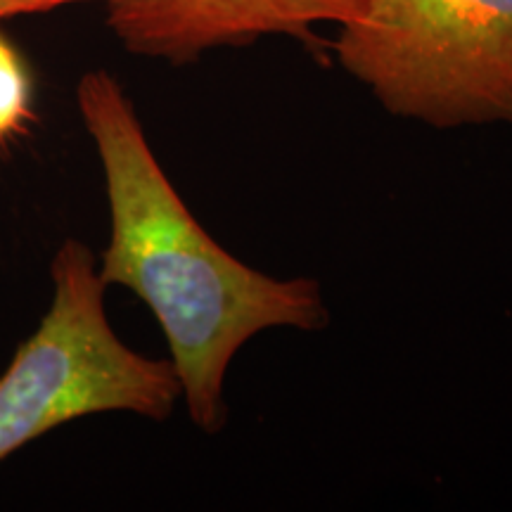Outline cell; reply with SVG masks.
Returning <instances> with one entry per match:
<instances>
[{"label":"cell","mask_w":512,"mask_h":512,"mask_svg":"<svg viewBox=\"0 0 512 512\" xmlns=\"http://www.w3.org/2000/svg\"><path fill=\"white\" fill-rule=\"evenodd\" d=\"M368 0H110L107 27L128 53L171 64L261 36H294L318 46L316 24L354 22Z\"/></svg>","instance_id":"4"},{"label":"cell","mask_w":512,"mask_h":512,"mask_svg":"<svg viewBox=\"0 0 512 512\" xmlns=\"http://www.w3.org/2000/svg\"><path fill=\"white\" fill-rule=\"evenodd\" d=\"M332 50L394 117L512 124V0H368Z\"/></svg>","instance_id":"3"},{"label":"cell","mask_w":512,"mask_h":512,"mask_svg":"<svg viewBox=\"0 0 512 512\" xmlns=\"http://www.w3.org/2000/svg\"><path fill=\"white\" fill-rule=\"evenodd\" d=\"M34 119V79L29 64L0 31V145L24 136Z\"/></svg>","instance_id":"5"},{"label":"cell","mask_w":512,"mask_h":512,"mask_svg":"<svg viewBox=\"0 0 512 512\" xmlns=\"http://www.w3.org/2000/svg\"><path fill=\"white\" fill-rule=\"evenodd\" d=\"M53 299L0 373V463L57 427L100 413L166 420L183 399L169 358L121 342L98 259L69 238L50 261Z\"/></svg>","instance_id":"2"},{"label":"cell","mask_w":512,"mask_h":512,"mask_svg":"<svg viewBox=\"0 0 512 512\" xmlns=\"http://www.w3.org/2000/svg\"><path fill=\"white\" fill-rule=\"evenodd\" d=\"M72 3H88V0H0V19L34 15V12H50ZM102 3H110V0H102Z\"/></svg>","instance_id":"6"},{"label":"cell","mask_w":512,"mask_h":512,"mask_svg":"<svg viewBox=\"0 0 512 512\" xmlns=\"http://www.w3.org/2000/svg\"><path fill=\"white\" fill-rule=\"evenodd\" d=\"M76 107L98 152L110 207V242L98 261L102 283L145 302L164 332L192 425L221 432L233 358L264 330H323L330 311L320 283L256 271L211 238L164 174L136 107L107 69L81 76Z\"/></svg>","instance_id":"1"}]
</instances>
